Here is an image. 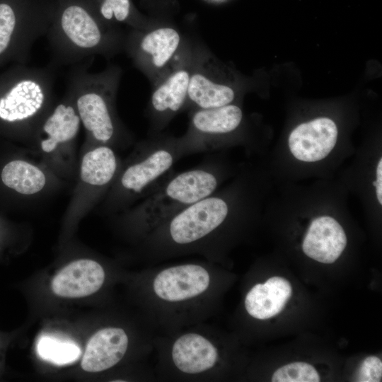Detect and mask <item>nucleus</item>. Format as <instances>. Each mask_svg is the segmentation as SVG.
Masks as SVG:
<instances>
[{
	"label": "nucleus",
	"instance_id": "1",
	"mask_svg": "<svg viewBox=\"0 0 382 382\" xmlns=\"http://www.w3.org/2000/svg\"><path fill=\"white\" fill-rule=\"evenodd\" d=\"M139 283L144 319L157 334L207 322L221 285L214 262L204 259L150 267Z\"/></svg>",
	"mask_w": 382,
	"mask_h": 382
},
{
	"label": "nucleus",
	"instance_id": "2",
	"mask_svg": "<svg viewBox=\"0 0 382 382\" xmlns=\"http://www.w3.org/2000/svg\"><path fill=\"white\" fill-rule=\"evenodd\" d=\"M45 37L51 51L50 64L74 66L96 54L108 55L118 37L105 28L91 0H54Z\"/></svg>",
	"mask_w": 382,
	"mask_h": 382
},
{
	"label": "nucleus",
	"instance_id": "3",
	"mask_svg": "<svg viewBox=\"0 0 382 382\" xmlns=\"http://www.w3.org/2000/svg\"><path fill=\"white\" fill-rule=\"evenodd\" d=\"M207 322L154 339L156 378L165 381H209L222 366L223 355L216 334Z\"/></svg>",
	"mask_w": 382,
	"mask_h": 382
},
{
	"label": "nucleus",
	"instance_id": "4",
	"mask_svg": "<svg viewBox=\"0 0 382 382\" xmlns=\"http://www.w3.org/2000/svg\"><path fill=\"white\" fill-rule=\"evenodd\" d=\"M89 66L88 60L72 66L66 93L89 139L96 144L110 146L120 136L114 105L120 71L110 66L93 73L89 71Z\"/></svg>",
	"mask_w": 382,
	"mask_h": 382
},
{
	"label": "nucleus",
	"instance_id": "5",
	"mask_svg": "<svg viewBox=\"0 0 382 382\" xmlns=\"http://www.w3.org/2000/svg\"><path fill=\"white\" fill-rule=\"evenodd\" d=\"M219 183V174L209 161L173 174L129 214L136 236L142 241L170 217L216 192Z\"/></svg>",
	"mask_w": 382,
	"mask_h": 382
},
{
	"label": "nucleus",
	"instance_id": "6",
	"mask_svg": "<svg viewBox=\"0 0 382 382\" xmlns=\"http://www.w3.org/2000/svg\"><path fill=\"white\" fill-rule=\"evenodd\" d=\"M180 158L177 139L159 138L139 144L119 170L113 197L118 202L146 197L173 175V167Z\"/></svg>",
	"mask_w": 382,
	"mask_h": 382
},
{
	"label": "nucleus",
	"instance_id": "7",
	"mask_svg": "<svg viewBox=\"0 0 382 382\" xmlns=\"http://www.w3.org/2000/svg\"><path fill=\"white\" fill-rule=\"evenodd\" d=\"M54 1L0 0V57L11 51L25 61L35 43L45 37Z\"/></svg>",
	"mask_w": 382,
	"mask_h": 382
},
{
	"label": "nucleus",
	"instance_id": "8",
	"mask_svg": "<svg viewBox=\"0 0 382 382\" xmlns=\"http://www.w3.org/2000/svg\"><path fill=\"white\" fill-rule=\"evenodd\" d=\"M242 120L243 112L236 105L197 110L187 132L178 139L180 158L219 147L220 138L236 130Z\"/></svg>",
	"mask_w": 382,
	"mask_h": 382
},
{
	"label": "nucleus",
	"instance_id": "9",
	"mask_svg": "<svg viewBox=\"0 0 382 382\" xmlns=\"http://www.w3.org/2000/svg\"><path fill=\"white\" fill-rule=\"evenodd\" d=\"M338 136L335 122L320 117L297 125L288 139L291 154L303 162H316L325 158L335 147Z\"/></svg>",
	"mask_w": 382,
	"mask_h": 382
},
{
	"label": "nucleus",
	"instance_id": "10",
	"mask_svg": "<svg viewBox=\"0 0 382 382\" xmlns=\"http://www.w3.org/2000/svg\"><path fill=\"white\" fill-rule=\"evenodd\" d=\"M131 346L129 332L120 326H107L98 330L89 339L81 361L87 372L107 371L120 364Z\"/></svg>",
	"mask_w": 382,
	"mask_h": 382
},
{
	"label": "nucleus",
	"instance_id": "11",
	"mask_svg": "<svg viewBox=\"0 0 382 382\" xmlns=\"http://www.w3.org/2000/svg\"><path fill=\"white\" fill-rule=\"evenodd\" d=\"M81 124L74 104L66 93L43 117L33 134L38 139L41 150L51 153L73 141Z\"/></svg>",
	"mask_w": 382,
	"mask_h": 382
},
{
	"label": "nucleus",
	"instance_id": "12",
	"mask_svg": "<svg viewBox=\"0 0 382 382\" xmlns=\"http://www.w3.org/2000/svg\"><path fill=\"white\" fill-rule=\"evenodd\" d=\"M103 267L91 259L74 260L64 267L53 278L52 289L62 297L81 298L99 291L105 283Z\"/></svg>",
	"mask_w": 382,
	"mask_h": 382
},
{
	"label": "nucleus",
	"instance_id": "13",
	"mask_svg": "<svg viewBox=\"0 0 382 382\" xmlns=\"http://www.w3.org/2000/svg\"><path fill=\"white\" fill-rule=\"evenodd\" d=\"M347 236L342 226L330 216H319L310 224L304 236L302 249L311 259L331 264L342 254Z\"/></svg>",
	"mask_w": 382,
	"mask_h": 382
},
{
	"label": "nucleus",
	"instance_id": "14",
	"mask_svg": "<svg viewBox=\"0 0 382 382\" xmlns=\"http://www.w3.org/2000/svg\"><path fill=\"white\" fill-rule=\"evenodd\" d=\"M292 292L290 283L280 277H273L265 283L255 284L245 294L243 305L249 316L265 320L279 313Z\"/></svg>",
	"mask_w": 382,
	"mask_h": 382
},
{
	"label": "nucleus",
	"instance_id": "15",
	"mask_svg": "<svg viewBox=\"0 0 382 382\" xmlns=\"http://www.w3.org/2000/svg\"><path fill=\"white\" fill-rule=\"evenodd\" d=\"M190 74L186 69H179L170 74L158 86L151 97V108L160 124L168 120L184 105L187 99Z\"/></svg>",
	"mask_w": 382,
	"mask_h": 382
},
{
	"label": "nucleus",
	"instance_id": "16",
	"mask_svg": "<svg viewBox=\"0 0 382 382\" xmlns=\"http://www.w3.org/2000/svg\"><path fill=\"white\" fill-rule=\"evenodd\" d=\"M117 156L111 146L97 144L83 156L80 164L81 180L97 188H105L119 171Z\"/></svg>",
	"mask_w": 382,
	"mask_h": 382
},
{
	"label": "nucleus",
	"instance_id": "17",
	"mask_svg": "<svg viewBox=\"0 0 382 382\" xmlns=\"http://www.w3.org/2000/svg\"><path fill=\"white\" fill-rule=\"evenodd\" d=\"M180 42V37L177 30L160 28L140 38L137 46V56H145L156 68H162L173 57Z\"/></svg>",
	"mask_w": 382,
	"mask_h": 382
},
{
	"label": "nucleus",
	"instance_id": "18",
	"mask_svg": "<svg viewBox=\"0 0 382 382\" xmlns=\"http://www.w3.org/2000/svg\"><path fill=\"white\" fill-rule=\"evenodd\" d=\"M235 98L233 89L217 83L209 76L196 72L190 75L187 99L198 109H208L231 104Z\"/></svg>",
	"mask_w": 382,
	"mask_h": 382
},
{
	"label": "nucleus",
	"instance_id": "19",
	"mask_svg": "<svg viewBox=\"0 0 382 382\" xmlns=\"http://www.w3.org/2000/svg\"><path fill=\"white\" fill-rule=\"evenodd\" d=\"M1 176L6 186L25 195L40 192L47 183L45 174L40 168L23 160L8 162L3 168Z\"/></svg>",
	"mask_w": 382,
	"mask_h": 382
},
{
	"label": "nucleus",
	"instance_id": "20",
	"mask_svg": "<svg viewBox=\"0 0 382 382\" xmlns=\"http://www.w3.org/2000/svg\"><path fill=\"white\" fill-rule=\"evenodd\" d=\"M37 351L41 358L57 365L72 363L81 355V349L76 344L47 335L39 339Z\"/></svg>",
	"mask_w": 382,
	"mask_h": 382
},
{
	"label": "nucleus",
	"instance_id": "21",
	"mask_svg": "<svg viewBox=\"0 0 382 382\" xmlns=\"http://www.w3.org/2000/svg\"><path fill=\"white\" fill-rule=\"evenodd\" d=\"M272 382H318L316 369L305 362H294L278 369L272 377Z\"/></svg>",
	"mask_w": 382,
	"mask_h": 382
},
{
	"label": "nucleus",
	"instance_id": "22",
	"mask_svg": "<svg viewBox=\"0 0 382 382\" xmlns=\"http://www.w3.org/2000/svg\"><path fill=\"white\" fill-rule=\"evenodd\" d=\"M98 15L104 22H125L129 19V0H91Z\"/></svg>",
	"mask_w": 382,
	"mask_h": 382
},
{
	"label": "nucleus",
	"instance_id": "23",
	"mask_svg": "<svg viewBox=\"0 0 382 382\" xmlns=\"http://www.w3.org/2000/svg\"><path fill=\"white\" fill-rule=\"evenodd\" d=\"M382 362L375 356L366 357L362 362L357 381L362 382H378L381 381Z\"/></svg>",
	"mask_w": 382,
	"mask_h": 382
},
{
	"label": "nucleus",
	"instance_id": "24",
	"mask_svg": "<svg viewBox=\"0 0 382 382\" xmlns=\"http://www.w3.org/2000/svg\"><path fill=\"white\" fill-rule=\"evenodd\" d=\"M376 187V195L378 203L382 204V158H381L377 163L376 170V181L374 182Z\"/></svg>",
	"mask_w": 382,
	"mask_h": 382
},
{
	"label": "nucleus",
	"instance_id": "25",
	"mask_svg": "<svg viewBox=\"0 0 382 382\" xmlns=\"http://www.w3.org/2000/svg\"><path fill=\"white\" fill-rule=\"evenodd\" d=\"M2 367V351L0 349V370Z\"/></svg>",
	"mask_w": 382,
	"mask_h": 382
}]
</instances>
